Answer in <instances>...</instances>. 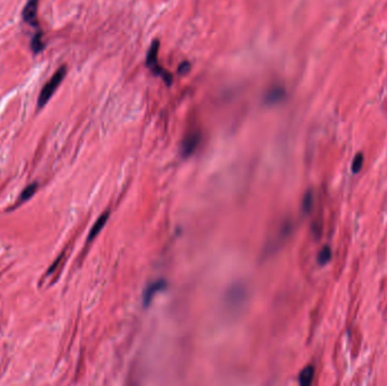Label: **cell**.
Here are the masks:
<instances>
[{
  "label": "cell",
  "mask_w": 387,
  "mask_h": 386,
  "mask_svg": "<svg viewBox=\"0 0 387 386\" xmlns=\"http://www.w3.org/2000/svg\"><path fill=\"white\" fill-rule=\"evenodd\" d=\"M31 49H32V51L34 53H39L41 52L43 49H44V42H43L42 40V33H38L35 34L33 39H32V42H31Z\"/></svg>",
  "instance_id": "obj_10"
},
{
  "label": "cell",
  "mask_w": 387,
  "mask_h": 386,
  "mask_svg": "<svg viewBox=\"0 0 387 386\" xmlns=\"http://www.w3.org/2000/svg\"><path fill=\"white\" fill-rule=\"evenodd\" d=\"M312 203H314V196H312V192L309 190L304 195L303 201H302V210L304 213H309L310 210L312 209Z\"/></svg>",
  "instance_id": "obj_12"
},
{
  "label": "cell",
  "mask_w": 387,
  "mask_h": 386,
  "mask_svg": "<svg viewBox=\"0 0 387 386\" xmlns=\"http://www.w3.org/2000/svg\"><path fill=\"white\" fill-rule=\"evenodd\" d=\"M362 165H363V154L362 153H358L357 155L354 157V160L352 162V172L353 173H358L359 171L361 170L362 168Z\"/></svg>",
  "instance_id": "obj_13"
},
{
  "label": "cell",
  "mask_w": 387,
  "mask_h": 386,
  "mask_svg": "<svg viewBox=\"0 0 387 386\" xmlns=\"http://www.w3.org/2000/svg\"><path fill=\"white\" fill-rule=\"evenodd\" d=\"M285 97V91L283 87L281 86H274L271 89H268V92L266 93V96H265V100H266L267 103H276L282 101Z\"/></svg>",
  "instance_id": "obj_6"
},
{
  "label": "cell",
  "mask_w": 387,
  "mask_h": 386,
  "mask_svg": "<svg viewBox=\"0 0 387 386\" xmlns=\"http://www.w3.org/2000/svg\"><path fill=\"white\" fill-rule=\"evenodd\" d=\"M315 375V368L312 366H307L299 375V383L302 386H308L311 384Z\"/></svg>",
  "instance_id": "obj_7"
},
{
  "label": "cell",
  "mask_w": 387,
  "mask_h": 386,
  "mask_svg": "<svg viewBox=\"0 0 387 386\" xmlns=\"http://www.w3.org/2000/svg\"><path fill=\"white\" fill-rule=\"evenodd\" d=\"M37 189H38L37 182H34V184H31L30 186H27L26 188L22 192L21 197H19V202H24V201L30 200V198L32 197V195L37 192Z\"/></svg>",
  "instance_id": "obj_11"
},
{
  "label": "cell",
  "mask_w": 387,
  "mask_h": 386,
  "mask_svg": "<svg viewBox=\"0 0 387 386\" xmlns=\"http://www.w3.org/2000/svg\"><path fill=\"white\" fill-rule=\"evenodd\" d=\"M189 69H190L189 62H182V64L180 65V67H179V73H180V74H186Z\"/></svg>",
  "instance_id": "obj_14"
},
{
  "label": "cell",
  "mask_w": 387,
  "mask_h": 386,
  "mask_svg": "<svg viewBox=\"0 0 387 386\" xmlns=\"http://www.w3.org/2000/svg\"><path fill=\"white\" fill-rule=\"evenodd\" d=\"M108 217H109V213H104L101 215L99 219H97V221L94 223V225H93V228L91 229V231H89V236H88V241L92 240L93 238L97 236V233H99L101 230H102V228L105 225V223H107L108 221Z\"/></svg>",
  "instance_id": "obj_8"
},
{
  "label": "cell",
  "mask_w": 387,
  "mask_h": 386,
  "mask_svg": "<svg viewBox=\"0 0 387 386\" xmlns=\"http://www.w3.org/2000/svg\"><path fill=\"white\" fill-rule=\"evenodd\" d=\"M159 48H160V42L158 40H155L153 43H152L151 48L147 52L146 65H147V67H150L152 70H153L156 75L161 76L168 85H170L172 83V80H173L172 79V75L169 72H167V70H164L163 68H161L159 66V62H158Z\"/></svg>",
  "instance_id": "obj_2"
},
{
  "label": "cell",
  "mask_w": 387,
  "mask_h": 386,
  "mask_svg": "<svg viewBox=\"0 0 387 386\" xmlns=\"http://www.w3.org/2000/svg\"><path fill=\"white\" fill-rule=\"evenodd\" d=\"M332 257V251L330 246H324L322 248V251L318 253L317 256V262L319 265H325L331 260Z\"/></svg>",
  "instance_id": "obj_9"
},
{
  "label": "cell",
  "mask_w": 387,
  "mask_h": 386,
  "mask_svg": "<svg viewBox=\"0 0 387 386\" xmlns=\"http://www.w3.org/2000/svg\"><path fill=\"white\" fill-rule=\"evenodd\" d=\"M38 6L39 0H29L23 9V19L27 24L32 26H38Z\"/></svg>",
  "instance_id": "obj_4"
},
{
  "label": "cell",
  "mask_w": 387,
  "mask_h": 386,
  "mask_svg": "<svg viewBox=\"0 0 387 386\" xmlns=\"http://www.w3.org/2000/svg\"><path fill=\"white\" fill-rule=\"evenodd\" d=\"M166 286H167V282L164 280L155 281V282L150 284V286L146 288V290L144 291V296H143L144 305L147 306L148 303L152 301V299H153L154 296L158 294V292L161 291L162 289H164Z\"/></svg>",
  "instance_id": "obj_5"
},
{
  "label": "cell",
  "mask_w": 387,
  "mask_h": 386,
  "mask_svg": "<svg viewBox=\"0 0 387 386\" xmlns=\"http://www.w3.org/2000/svg\"><path fill=\"white\" fill-rule=\"evenodd\" d=\"M66 72H67V68L65 66H61V67L57 70L56 73L53 74V76L48 81L44 86L42 87L40 95H39V100H38V104L39 107H43L48 103V101L50 100V97L53 95V93L56 92V89L59 87L60 83L64 80V77L66 75Z\"/></svg>",
  "instance_id": "obj_1"
},
{
  "label": "cell",
  "mask_w": 387,
  "mask_h": 386,
  "mask_svg": "<svg viewBox=\"0 0 387 386\" xmlns=\"http://www.w3.org/2000/svg\"><path fill=\"white\" fill-rule=\"evenodd\" d=\"M202 135L198 131H193L191 134L187 135L181 144V154L183 158H188L195 151L201 143Z\"/></svg>",
  "instance_id": "obj_3"
}]
</instances>
